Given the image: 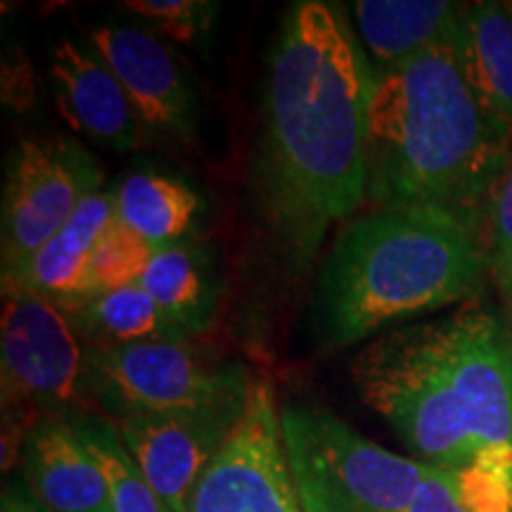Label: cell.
<instances>
[{"label": "cell", "instance_id": "8fae6325", "mask_svg": "<svg viewBox=\"0 0 512 512\" xmlns=\"http://www.w3.org/2000/svg\"><path fill=\"white\" fill-rule=\"evenodd\" d=\"M91 46L119 79L140 124L164 136H190L195 128V95L181 64L150 31L95 27Z\"/></svg>", "mask_w": 512, "mask_h": 512}, {"label": "cell", "instance_id": "d4e9b609", "mask_svg": "<svg viewBox=\"0 0 512 512\" xmlns=\"http://www.w3.org/2000/svg\"><path fill=\"white\" fill-rule=\"evenodd\" d=\"M0 512H50V510L43 508V505L36 501V496L29 491L27 482L24 484L12 482L10 486H5Z\"/></svg>", "mask_w": 512, "mask_h": 512}, {"label": "cell", "instance_id": "ac0fdd59", "mask_svg": "<svg viewBox=\"0 0 512 512\" xmlns=\"http://www.w3.org/2000/svg\"><path fill=\"white\" fill-rule=\"evenodd\" d=\"M86 347H124L152 339H190L140 285L93 294L62 309Z\"/></svg>", "mask_w": 512, "mask_h": 512}, {"label": "cell", "instance_id": "5b68a950", "mask_svg": "<svg viewBox=\"0 0 512 512\" xmlns=\"http://www.w3.org/2000/svg\"><path fill=\"white\" fill-rule=\"evenodd\" d=\"M280 432L304 512H408L427 472L320 408H285Z\"/></svg>", "mask_w": 512, "mask_h": 512}, {"label": "cell", "instance_id": "ba28073f", "mask_svg": "<svg viewBox=\"0 0 512 512\" xmlns=\"http://www.w3.org/2000/svg\"><path fill=\"white\" fill-rule=\"evenodd\" d=\"M88 349L60 306L27 290L3 292L0 368L5 411L62 415L86 401Z\"/></svg>", "mask_w": 512, "mask_h": 512}, {"label": "cell", "instance_id": "7c38bea8", "mask_svg": "<svg viewBox=\"0 0 512 512\" xmlns=\"http://www.w3.org/2000/svg\"><path fill=\"white\" fill-rule=\"evenodd\" d=\"M50 88L62 119L74 131L112 152L140 143V119L107 62L93 48L57 43L50 62Z\"/></svg>", "mask_w": 512, "mask_h": 512}, {"label": "cell", "instance_id": "2e32d148", "mask_svg": "<svg viewBox=\"0 0 512 512\" xmlns=\"http://www.w3.org/2000/svg\"><path fill=\"white\" fill-rule=\"evenodd\" d=\"M460 3L444 0H358L356 34L370 50L375 69L399 67L453 36Z\"/></svg>", "mask_w": 512, "mask_h": 512}, {"label": "cell", "instance_id": "d6986e66", "mask_svg": "<svg viewBox=\"0 0 512 512\" xmlns=\"http://www.w3.org/2000/svg\"><path fill=\"white\" fill-rule=\"evenodd\" d=\"M112 192L114 216L157 249L188 240L200 211L197 192L162 171H133Z\"/></svg>", "mask_w": 512, "mask_h": 512}, {"label": "cell", "instance_id": "4fadbf2b", "mask_svg": "<svg viewBox=\"0 0 512 512\" xmlns=\"http://www.w3.org/2000/svg\"><path fill=\"white\" fill-rule=\"evenodd\" d=\"M24 479L36 501L50 512H112L105 475L67 415L34 422L22 453Z\"/></svg>", "mask_w": 512, "mask_h": 512}, {"label": "cell", "instance_id": "ffe728a7", "mask_svg": "<svg viewBox=\"0 0 512 512\" xmlns=\"http://www.w3.org/2000/svg\"><path fill=\"white\" fill-rule=\"evenodd\" d=\"M74 425L105 475L112 512H171L128 456L117 427L110 420L88 415V418L74 420Z\"/></svg>", "mask_w": 512, "mask_h": 512}, {"label": "cell", "instance_id": "9a60e30c", "mask_svg": "<svg viewBox=\"0 0 512 512\" xmlns=\"http://www.w3.org/2000/svg\"><path fill=\"white\" fill-rule=\"evenodd\" d=\"M114 221V192L98 190L74 211L72 219L57 230L46 245L31 256L22 273L3 292L27 290L46 297L60 309L91 297L88 266L93 249Z\"/></svg>", "mask_w": 512, "mask_h": 512}, {"label": "cell", "instance_id": "cb8c5ba5", "mask_svg": "<svg viewBox=\"0 0 512 512\" xmlns=\"http://www.w3.org/2000/svg\"><path fill=\"white\" fill-rule=\"evenodd\" d=\"M408 512H475L467 505L458 479L451 472L427 465Z\"/></svg>", "mask_w": 512, "mask_h": 512}, {"label": "cell", "instance_id": "5bb4252c", "mask_svg": "<svg viewBox=\"0 0 512 512\" xmlns=\"http://www.w3.org/2000/svg\"><path fill=\"white\" fill-rule=\"evenodd\" d=\"M453 48L479 110L512 150V3L460 5Z\"/></svg>", "mask_w": 512, "mask_h": 512}, {"label": "cell", "instance_id": "44dd1931", "mask_svg": "<svg viewBox=\"0 0 512 512\" xmlns=\"http://www.w3.org/2000/svg\"><path fill=\"white\" fill-rule=\"evenodd\" d=\"M157 247L150 245L143 235L121 223L117 216L107 226L98 245L93 249L88 266V285L91 297L102 292H114L121 287L138 285L150 266Z\"/></svg>", "mask_w": 512, "mask_h": 512}, {"label": "cell", "instance_id": "277c9868", "mask_svg": "<svg viewBox=\"0 0 512 512\" xmlns=\"http://www.w3.org/2000/svg\"><path fill=\"white\" fill-rule=\"evenodd\" d=\"M484 230L430 209H373L339 233L318 280L325 344L349 347L387 325L479 297Z\"/></svg>", "mask_w": 512, "mask_h": 512}, {"label": "cell", "instance_id": "7a4b0ae2", "mask_svg": "<svg viewBox=\"0 0 512 512\" xmlns=\"http://www.w3.org/2000/svg\"><path fill=\"white\" fill-rule=\"evenodd\" d=\"M349 373L418 463L512 489V332L501 313L460 306L389 330Z\"/></svg>", "mask_w": 512, "mask_h": 512}, {"label": "cell", "instance_id": "9c48e42d", "mask_svg": "<svg viewBox=\"0 0 512 512\" xmlns=\"http://www.w3.org/2000/svg\"><path fill=\"white\" fill-rule=\"evenodd\" d=\"M188 512H304L266 382H252L245 413L197 482Z\"/></svg>", "mask_w": 512, "mask_h": 512}, {"label": "cell", "instance_id": "7402d4cb", "mask_svg": "<svg viewBox=\"0 0 512 512\" xmlns=\"http://www.w3.org/2000/svg\"><path fill=\"white\" fill-rule=\"evenodd\" d=\"M484 254L486 273L501 304V316L512 332V162L486 207Z\"/></svg>", "mask_w": 512, "mask_h": 512}, {"label": "cell", "instance_id": "e0dca14e", "mask_svg": "<svg viewBox=\"0 0 512 512\" xmlns=\"http://www.w3.org/2000/svg\"><path fill=\"white\" fill-rule=\"evenodd\" d=\"M138 285L190 337L209 328L219 306L214 256L188 240L159 247Z\"/></svg>", "mask_w": 512, "mask_h": 512}, {"label": "cell", "instance_id": "603a6c76", "mask_svg": "<svg viewBox=\"0 0 512 512\" xmlns=\"http://www.w3.org/2000/svg\"><path fill=\"white\" fill-rule=\"evenodd\" d=\"M126 8L140 17L155 22L164 34L181 43H192L202 29H207L209 17L216 5L197 0H126Z\"/></svg>", "mask_w": 512, "mask_h": 512}, {"label": "cell", "instance_id": "3957f363", "mask_svg": "<svg viewBox=\"0 0 512 512\" xmlns=\"http://www.w3.org/2000/svg\"><path fill=\"white\" fill-rule=\"evenodd\" d=\"M512 162L467 86L453 36L399 67L375 69L368 131L373 209H430L484 230Z\"/></svg>", "mask_w": 512, "mask_h": 512}, {"label": "cell", "instance_id": "8992f818", "mask_svg": "<svg viewBox=\"0 0 512 512\" xmlns=\"http://www.w3.org/2000/svg\"><path fill=\"white\" fill-rule=\"evenodd\" d=\"M86 349V396L112 422L197 411L252 387L245 368L211 361L190 339Z\"/></svg>", "mask_w": 512, "mask_h": 512}, {"label": "cell", "instance_id": "30bf717a", "mask_svg": "<svg viewBox=\"0 0 512 512\" xmlns=\"http://www.w3.org/2000/svg\"><path fill=\"white\" fill-rule=\"evenodd\" d=\"M247 399L249 392L197 411L136 415L110 422L166 508L188 512L197 482L233 434Z\"/></svg>", "mask_w": 512, "mask_h": 512}, {"label": "cell", "instance_id": "6da1fadb", "mask_svg": "<svg viewBox=\"0 0 512 512\" xmlns=\"http://www.w3.org/2000/svg\"><path fill=\"white\" fill-rule=\"evenodd\" d=\"M373 88L375 67L339 5L287 8L268 55L254 185L261 219L294 266L366 202Z\"/></svg>", "mask_w": 512, "mask_h": 512}, {"label": "cell", "instance_id": "52a82bcc", "mask_svg": "<svg viewBox=\"0 0 512 512\" xmlns=\"http://www.w3.org/2000/svg\"><path fill=\"white\" fill-rule=\"evenodd\" d=\"M102 185L86 147L62 136L27 138L8 164L3 192V285L15 280L72 214Z\"/></svg>", "mask_w": 512, "mask_h": 512}]
</instances>
